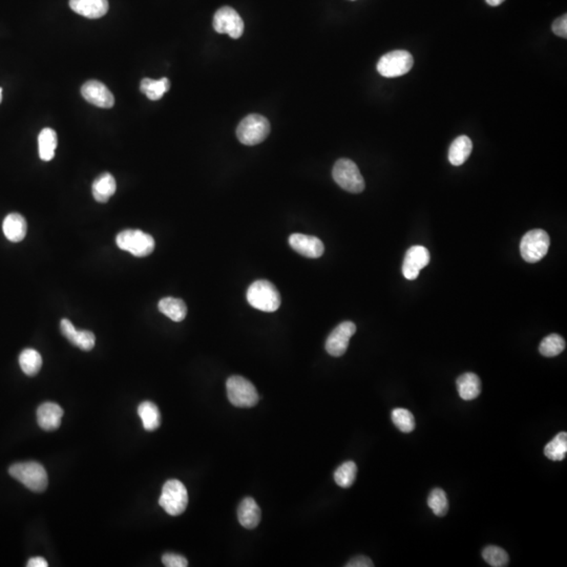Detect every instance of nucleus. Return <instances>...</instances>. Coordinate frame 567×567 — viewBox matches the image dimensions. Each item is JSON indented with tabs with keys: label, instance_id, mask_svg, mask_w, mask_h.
I'll use <instances>...</instances> for the list:
<instances>
[{
	"label": "nucleus",
	"instance_id": "2eb2a0df",
	"mask_svg": "<svg viewBox=\"0 0 567 567\" xmlns=\"http://www.w3.org/2000/svg\"><path fill=\"white\" fill-rule=\"evenodd\" d=\"M61 333L74 346L84 351H90L96 344V338L94 333L88 330H77L74 325L68 320L63 318L60 322Z\"/></svg>",
	"mask_w": 567,
	"mask_h": 567
},
{
	"label": "nucleus",
	"instance_id": "39448f33",
	"mask_svg": "<svg viewBox=\"0 0 567 567\" xmlns=\"http://www.w3.org/2000/svg\"><path fill=\"white\" fill-rule=\"evenodd\" d=\"M332 177L338 186L351 194H360L365 189V180L357 165L349 159H340L334 164Z\"/></svg>",
	"mask_w": 567,
	"mask_h": 567
},
{
	"label": "nucleus",
	"instance_id": "6e6552de",
	"mask_svg": "<svg viewBox=\"0 0 567 567\" xmlns=\"http://www.w3.org/2000/svg\"><path fill=\"white\" fill-rule=\"evenodd\" d=\"M551 240L546 231L533 229L527 232L520 242V253L527 263L541 261L549 252Z\"/></svg>",
	"mask_w": 567,
	"mask_h": 567
},
{
	"label": "nucleus",
	"instance_id": "4be33fe9",
	"mask_svg": "<svg viewBox=\"0 0 567 567\" xmlns=\"http://www.w3.org/2000/svg\"><path fill=\"white\" fill-rule=\"evenodd\" d=\"M473 151V143L470 138L466 136H460L456 138L449 149V161L454 166H460L464 164Z\"/></svg>",
	"mask_w": 567,
	"mask_h": 567
},
{
	"label": "nucleus",
	"instance_id": "7c9ffc66",
	"mask_svg": "<svg viewBox=\"0 0 567 567\" xmlns=\"http://www.w3.org/2000/svg\"><path fill=\"white\" fill-rule=\"evenodd\" d=\"M482 558L488 565L493 567L507 566L509 562V557L507 551L495 545L486 546L482 551Z\"/></svg>",
	"mask_w": 567,
	"mask_h": 567
},
{
	"label": "nucleus",
	"instance_id": "6ab92c4d",
	"mask_svg": "<svg viewBox=\"0 0 567 567\" xmlns=\"http://www.w3.org/2000/svg\"><path fill=\"white\" fill-rule=\"evenodd\" d=\"M238 518L240 525L245 529H253L260 525L261 509L255 499L247 497L241 502L238 509Z\"/></svg>",
	"mask_w": 567,
	"mask_h": 567
},
{
	"label": "nucleus",
	"instance_id": "b1692460",
	"mask_svg": "<svg viewBox=\"0 0 567 567\" xmlns=\"http://www.w3.org/2000/svg\"><path fill=\"white\" fill-rule=\"evenodd\" d=\"M138 414L147 431H155L160 427L161 415L157 405L151 401H143L138 407Z\"/></svg>",
	"mask_w": 567,
	"mask_h": 567
},
{
	"label": "nucleus",
	"instance_id": "2f4dec72",
	"mask_svg": "<svg viewBox=\"0 0 567 567\" xmlns=\"http://www.w3.org/2000/svg\"><path fill=\"white\" fill-rule=\"evenodd\" d=\"M428 505L434 515L438 517L446 516L449 511V501L446 492L441 488H434L428 498Z\"/></svg>",
	"mask_w": 567,
	"mask_h": 567
},
{
	"label": "nucleus",
	"instance_id": "e433bc0d",
	"mask_svg": "<svg viewBox=\"0 0 567 567\" xmlns=\"http://www.w3.org/2000/svg\"><path fill=\"white\" fill-rule=\"evenodd\" d=\"M27 566L29 567H47L49 564H47V560L43 559L42 557H34V558L29 559V562H27Z\"/></svg>",
	"mask_w": 567,
	"mask_h": 567
},
{
	"label": "nucleus",
	"instance_id": "c9c22d12",
	"mask_svg": "<svg viewBox=\"0 0 567 567\" xmlns=\"http://www.w3.org/2000/svg\"><path fill=\"white\" fill-rule=\"evenodd\" d=\"M346 567H372L374 566L371 559L366 556H357L346 563Z\"/></svg>",
	"mask_w": 567,
	"mask_h": 567
},
{
	"label": "nucleus",
	"instance_id": "72a5a7b5",
	"mask_svg": "<svg viewBox=\"0 0 567 567\" xmlns=\"http://www.w3.org/2000/svg\"><path fill=\"white\" fill-rule=\"evenodd\" d=\"M162 562L166 567H186L188 565L186 558L181 555L171 554V553L163 555Z\"/></svg>",
	"mask_w": 567,
	"mask_h": 567
},
{
	"label": "nucleus",
	"instance_id": "5701e85b",
	"mask_svg": "<svg viewBox=\"0 0 567 567\" xmlns=\"http://www.w3.org/2000/svg\"><path fill=\"white\" fill-rule=\"evenodd\" d=\"M158 308L173 322H182L186 318L187 307L182 299L164 297L158 304Z\"/></svg>",
	"mask_w": 567,
	"mask_h": 567
},
{
	"label": "nucleus",
	"instance_id": "f8f14e48",
	"mask_svg": "<svg viewBox=\"0 0 567 567\" xmlns=\"http://www.w3.org/2000/svg\"><path fill=\"white\" fill-rule=\"evenodd\" d=\"M430 263V252L423 246H412L405 253L403 264V277L410 281L418 277L421 269Z\"/></svg>",
	"mask_w": 567,
	"mask_h": 567
},
{
	"label": "nucleus",
	"instance_id": "c85d7f7f",
	"mask_svg": "<svg viewBox=\"0 0 567 567\" xmlns=\"http://www.w3.org/2000/svg\"><path fill=\"white\" fill-rule=\"evenodd\" d=\"M357 475V466L355 462H346L336 468L334 480L340 488H348L355 481Z\"/></svg>",
	"mask_w": 567,
	"mask_h": 567
},
{
	"label": "nucleus",
	"instance_id": "c756f323",
	"mask_svg": "<svg viewBox=\"0 0 567 567\" xmlns=\"http://www.w3.org/2000/svg\"><path fill=\"white\" fill-rule=\"evenodd\" d=\"M565 340L559 334H551L541 342L539 351L545 357H554L562 353L565 349Z\"/></svg>",
	"mask_w": 567,
	"mask_h": 567
},
{
	"label": "nucleus",
	"instance_id": "58836bf2",
	"mask_svg": "<svg viewBox=\"0 0 567 567\" xmlns=\"http://www.w3.org/2000/svg\"><path fill=\"white\" fill-rule=\"evenodd\" d=\"M3 101V88H0V103Z\"/></svg>",
	"mask_w": 567,
	"mask_h": 567
},
{
	"label": "nucleus",
	"instance_id": "f257e3e1",
	"mask_svg": "<svg viewBox=\"0 0 567 567\" xmlns=\"http://www.w3.org/2000/svg\"><path fill=\"white\" fill-rule=\"evenodd\" d=\"M10 475L21 482L35 493H41L47 488V473L42 464L36 462H19L9 470Z\"/></svg>",
	"mask_w": 567,
	"mask_h": 567
},
{
	"label": "nucleus",
	"instance_id": "412c9836",
	"mask_svg": "<svg viewBox=\"0 0 567 567\" xmlns=\"http://www.w3.org/2000/svg\"><path fill=\"white\" fill-rule=\"evenodd\" d=\"M116 188L115 178L110 173H104L92 183V196L97 202L106 203L115 194Z\"/></svg>",
	"mask_w": 567,
	"mask_h": 567
},
{
	"label": "nucleus",
	"instance_id": "9d476101",
	"mask_svg": "<svg viewBox=\"0 0 567 567\" xmlns=\"http://www.w3.org/2000/svg\"><path fill=\"white\" fill-rule=\"evenodd\" d=\"M214 27L220 34H227L231 38L238 39L243 35L244 21L236 10L223 7L214 14Z\"/></svg>",
	"mask_w": 567,
	"mask_h": 567
},
{
	"label": "nucleus",
	"instance_id": "9b49d317",
	"mask_svg": "<svg viewBox=\"0 0 567 567\" xmlns=\"http://www.w3.org/2000/svg\"><path fill=\"white\" fill-rule=\"evenodd\" d=\"M356 326L352 322H344L338 325L326 340V350L331 356L340 357L346 353L352 336L355 334Z\"/></svg>",
	"mask_w": 567,
	"mask_h": 567
},
{
	"label": "nucleus",
	"instance_id": "f704fd0d",
	"mask_svg": "<svg viewBox=\"0 0 567 567\" xmlns=\"http://www.w3.org/2000/svg\"><path fill=\"white\" fill-rule=\"evenodd\" d=\"M551 29L554 32V34H556L557 36L562 37V38H566L567 37V15L561 16L559 17L558 19L553 23V25H551Z\"/></svg>",
	"mask_w": 567,
	"mask_h": 567
},
{
	"label": "nucleus",
	"instance_id": "0eeeda50",
	"mask_svg": "<svg viewBox=\"0 0 567 567\" xmlns=\"http://www.w3.org/2000/svg\"><path fill=\"white\" fill-rule=\"evenodd\" d=\"M230 403L238 407H251L257 405L260 397L255 386L242 376H230L226 383Z\"/></svg>",
	"mask_w": 567,
	"mask_h": 567
},
{
	"label": "nucleus",
	"instance_id": "423d86ee",
	"mask_svg": "<svg viewBox=\"0 0 567 567\" xmlns=\"http://www.w3.org/2000/svg\"><path fill=\"white\" fill-rule=\"evenodd\" d=\"M159 504L168 515L179 516L184 513L188 504V493L184 484L177 479L165 482Z\"/></svg>",
	"mask_w": 567,
	"mask_h": 567
},
{
	"label": "nucleus",
	"instance_id": "a878e982",
	"mask_svg": "<svg viewBox=\"0 0 567 567\" xmlns=\"http://www.w3.org/2000/svg\"><path fill=\"white\" fill-rule=\"evenodd\" d=\"M171 84L167 78H162L160 80H153V79L144 78L141 81L140 90L147 96L149 99L153 101L160 100L165 92H168Z\"/></svg>",
	"mask_w": 567,
	"mask_h": 567
},
{
	"label": "nucleus",
	"instance_id": "bb28decb",
	"mask_svg": "<svg viewBox=\"0 0 567 567\" xmlns=\"http://www.w3.org/2000/svg\"><path fill=\"white\" fill-rule=\"evenodd\" d=\"M19 365L25 375L35 376L42 367V358L36 350L25 349L19 355Z\"/></svg>",
	"mask_w": 567,
	"mask_h": 567
},
{
	"label": "nucleus",
	"instance_id": "ddd939ff",
	"mask_svg": "<svg viewBox=\"0 0 567 567\" xmlns=\"http://www.w3.org/2000/svg\"><path fill=\"white\" fill-rule=\"evenodd\" d=\"M289 245L297 253L309 259H318L324 255V244L316 236L293 234L289 236Z\"/></svg>",
	"mask_w": 567,
	"mask_h": 567
},
{
	"label": "nucleus",
	"instance_id": "aec40b11",
	"mask_svg": "<svg viewBox=\"0 0 567 567\" xmlns=\"http://www.w3.org/2000/svg\"><path fill=\"white\" fill-rule=\"evenodd\" d=\"M457 391L460 399L466 401L477 399L481 392L480 378L474 373H464L456 381Z\"/></svg>",
	"mask_w": 567,
	"mask_h": 567
},
{
	"label": "nucleus",
	"instance_id": "f3484780",
	"mask_svg": "<svg viewBox=\"0 0 567 567\" xmlns=\"http://www.w3.org/2000/svg\"><path fill=\"white\" fill-rule=\"evenodd\" d=\"M70 7L75 13L86 18H101L108 13V0H70Z\"/></svg>",
	"mask_w": 567,
	"mask_h": 567
},
{
	"label": "nucleus",
	"instance_id": "1a4fd4ad",
	"mask_svg": "<svg viewBox=\"0 0 567 567\" xmlns=\"http://www.w3.org/2000/svg\"><path fill=\"white\" fill-rule=\"evenodd\" d=\"M414 59L407 51L399 50L383 55L377 63V71L386 78H395L407 74L413 68Z\"/></svg>",
	"mask_w": 567,
	"mask_h": 567
},
{
	"label": "nucleus",
	"instance_id": "cd10ccee",
	"mask_svg": "<svg viewBox=\"0 0 567 567\" xmlns=\"http://www.w3.org/2000/svg\"><path fill=\"white\" fill-rule=\"evenodd\" d=\"M567 454V433L561 432L544 448V455L551 462H562Z\"/></svg>",
	"mask_w": 567,
	"mask_h": 567
},
{
	"label": "nucleus",
	"instance_id": "f03ea898",
	"mask_svg": "<svg viewBox=\"0 0 567 567\" xmlns=\"http://www.w3.org/2000/svg\"><path fill=\"white\" fill-rule=\"evenodd\" d=\"M247 301L253 308L264 312H275L281 302V295L275 285L265 279H259L250 285Z\"/></svg>",
	"mask_w": 567,
	"mask_h": 567
},
{
	"label": "nucleus",
	"instance_id": "393cba45",
	"mask_svg": "<svg viewBox=\"0 0 567 567\" xmlns=\"http://www.w3.org/2000/svg\"><path fill=\"white\" fill-rule=\"evenodd\" d=\"M39 157L41 160L49 162L55 155L57 147V134L54 129H43L38 137Z\"/></svg>",
	"mask_w": 567,
	"mask_h": 567
},
{
	"label": "nucleus",
	"instance_id": "a211bd4d",
	"mask_svg": "<svg viewBox=\"0 0 567 567\" xmlns=\"http://www.w3.org/2000/svg\"><path fill=\"white\" fill-rule=\"evenodd\" d=\"M3 234L10 242L18 243L27 236V224L25 218L19 214H10L3 223Z\"/></svg>",
	"mask_w": 567,
	"mask_h": 567
},
{
	"label": "nucleus",
	"instance_id": "20e7f679",
	"mask_svg": "<svg viewBox=\"0 0 567 567\" xmlns=\"http://www.w3.org/2000/svg\"><path fill=\"white\" fill-rule=\"evenodd\" d=\"M118 247L129 252L134 257H145L153 253L155 240L151 234L138 229H126L116 238Z\"/></svg>",
	"mask_w": 567,
	"mask_h": 567
},
{
	"label": "nucleus",
	"instance_id": "7ed1b4c3",
	"mask_svg": "<svg viewBox=\"0 0 567 567\" xmlns=\"http://www.w3.org/2000/svg\"><path fill=\"white\" fill-rule=\"evenodd\" d=\"M270 133V123L267 118L251 114L242 120L236 129V136L242 144L253 147L260 144Z\"/></svg>",
	"mask_w": 567,
	"mask_h": 567
},
{
	"label": "nucleus",
	"instance_id": "4468645a",
	"mask_svg": "<svg viewBox=\"0 0 567 567\" xmlns=\"http://www.w3.org/2000/svg\"><path fill=\"white\" fill-rule=\"evenodd\" d=\"M81 94L86 101L102 108H113L115 98L110 90L97 80H90L81 88Z\"/></svg>",
	"mask_w": 567,
	"mask_h": 567
},
{
	"label": "nucleus",
	"instance_id": "dca6fc26",
	"mask_svg": "<svg viewBox=\"0 0 567 567\" xmlns=\"http://www.w3.org/2000/svg\"><path fill=\"white\" fill-rule=\"evenodd\" d=\"M63 410L55 403H45L37 410V421L45 431H54L60 427Z\"/></svg>",
	"mask_w": 567,
	"mask_h": 567
},
{
	"label": "nucleus",
	"instance_id": "473e14b6",
	"mask_svg": "<svg viewBox=\"0 0 567 567\" xmlns=\"http://www.w3.org/2000/svg\"><path fill=\"white\" fill-rule=\"evenodd\" d=\"M392 421L403 433H411L415 429V419L409 410L397 407L392 412Z\"/></svg>",
	"mask_w": 567,
	"mask_h": 567
},
{
	"label": "nucleus",
	"instance_id": "4c0bfd02",
	"mask_svg": "<svg viewBox=\"0 0 567 567\" xmlns=\"http://www.w3.org/2000/svg\"><path fill=\"white\" fill-rule=\"evenodd\" d=\"M486 1L488 5H492V7H497V5H500L502 3H504L505 0H486Z\"/></svg>",
	"mask_w": 567,
	"mask_h": 567
}]
</instances>
